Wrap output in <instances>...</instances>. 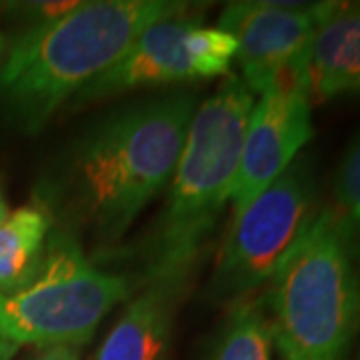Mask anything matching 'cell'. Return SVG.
I'll return each mask as SVG.
<instances>
[{
	"instance_id": "17",
	"label": "cell",
	"mask_w": 360,
	"mask_h": 360,
	"mask_svg": "<svg viewBox=\"0 0 360 360\" xmlns=\"http://www.w3.org/2000/svg\"><path fill=\"white\" fill-rule=\"evenodd\" d=\"M11 217V212H8V205H6V200H4V196L0 193V226L4 224V220Z\"/></svg>"
},
{
	"instance_id": "2",
	"label": "cell",
	"mask_w": 360,
	"mask_h": 360,
	"mask_svg": "<svg viewBox=\"0 0 360 360\" xmlns=\"http://www.w3.org/2000/svg\"><path fill=\"white\" fill-rule=\"evenodd\" d=\"M168 0L78 2L65 16L32 25L0 66V106L28 132L115 66L148 26L184 14Z\"/></svg>"
},
{
	"instance_id": "8",
	"label": "cell",
	"mask_w": 360,
	"mask_h": 360,
	"mask_svg": "<svg viewBox=\"0 0 360 360\" xmlns=\"http://www.w3.org/2000/svg\"><path fill=\"white\" fill-rule=\"evenodd\" d=\"M304 68L307 56L276 78L252 106L232 186V217L264 193L314 134Z\"/></svg>"
},
{
	"instance_id": "10",
	"label": "cell",
	"mask_w": 360,
	"mask_h": 360,
	"mask_svg": "<svg viewBox=\"0 0 360 360\" xmlns=\"http://www.w3.org/2000/svg\"><path fill=\"white\" fill-rule=\"evenodd\" d=\"M310 104L360 94V2H335L307 51Z\"/></svg>"
},
{
	"instance_id": "11",
	"label": "cell",
	"mask_w": 360,
	"mask_h": 360,
	"mask_svg": "<svg viewBox=\"0 0 360 360\" xmlns=\"http://www.w3.org/2000/svg\"><path fill=\"white\" fill-rule=\"evenodd\" d=\"M182 284L176 281L148 284L106 336L96 360H162Z\"/></svg>"
},
{
	"instance_id": "6",
	"label": "cell",
	"mask_w": 360,
	"mask_h": 360,
	"mask_svg": "<svg viewBox=\"0 0 360 360\" xmlns=\"http://www.w3.org/2000/svg\"><path fill=\"white\" fill-rule=\"evenodd\" d=\"M316 184L307 160H295L278 179L234 214L220 248L214 295L243 300L270 283L316 219Z\"/></svg>"
},
{
	"instance_id": "19",
	"label": "cell",
	"mask_w": 360,
	"mask_h": 360,
	"mask_svg": "<svg viewBox=\"0 0 360 360\" xmlns=\"http://www.w3.org/2000/svg\"><path fill=\"white\" fill-rule=\"evenodd\" d=\"M359 360H360V359H359Z\"/></svg>"
},
{
	"instance_id": "13",
	"label": "cell",
	"mask_w": 360,
	"mask_h": 360,
	"mask_svg": "<svg viewBox=\"0 0 360 360\" xmlns=\"http://www.w3.org/2000/svg\"><path fill=\"white\" fill-rule=\"evenodd\" d=\"M272 330L262 304L243 298L232 304L210 360H272Z\"/></svg>"
},
{
	"instance_id": "14",
	"label": "cell",
	"mask_w": 360,
	"mask_h": 360,
	"mask_svg": "<svg viewBox=\"0 0 360 360\" xmlns=\"http://www.w3.org/2000/svg\"><path fill=\"white\" fill-rule=\"evenodd\" d=\"M330 210L350 250L354 257L360 255V132L340 160L335 180V206Z\"/></svg>"
},
{
	"instance_id": "3",
	"label": "cell",
	"mask_w": 360,
	"mask_h": 360,
	"mask_svg": "<svg viewBox=\"0 0 360 360\" xmlns=\"http://www.w3.org/2000/svg\"><path fill=\"white\" fill-rule=\"evenodd\" d=\"M255 94L229 77L194 110L167 206L148 240V283H184L200 248L231 200Z\"/></svg>"
},
{
	"instance_id": "5",
	"label": "cell",
	"mask_w": 360,
	"mask_h": 360,
	"mask_svg": "<svg viewBox=\"0 0 360 360\" xmlns=\"http://www.w3.org/2000/svg\"><path fill=\"white\" fill-rule=\"evenodd\" d=\"M129 292L127 276L94 266L72 232H56L37 274L13 295H0V338L78 348Z\"/></svg>"
},
{
	"instance_id": "1",
	"label": "cell",
	"mask_w": 360,
	"mask_h": 360,
	"mask_svg": "<svg viewBox=\"0 0 360 360\" xmlns=\"http://www.w3.org/2000/svg\"><path fill=\"white\" fill-rule=\"evenodd\" d=\"M194 98L170 94L104 116L66 155L65 210L101 243H116L167 188L194 115Z\"/></svg>"
},
{
	"instance_id": "4",
	"label": "cell",
	"mask_w": 360,
	"mask_h": 360,
	"mask_svg": "<svg viewBox=\"0 0 360 360\" xmlns=\"http://www.w3.org/2000/svg\"><path fill=\"white\" fill-rule=\"evenodd\" d=\"M354 258L333 210H321L266 295L272 340L284 360L347 359L360 326Z\"/></svg>"
},
{
	"instance_id": "12",
	"label": "cell",
	"mask_w": 360,
	"mask_h": 360,
	"mask_svg": "<svg viewBox=\"0 0 360 360\" xmlns=\"http://www.w3.org/2000/svg\"><path fill=\"white\" fill-rule=\"evenodd\" d=\"M52 217L40 200L14 210L0 226V295H13L40 269L51 240Z\"/></svg>"
},
{
	"instance_id": "18",
	"label": "cell",
	"mask_w": 360,
	"mask_h": 360,
	"mask_svg": "<svg viewBox=\"0 0 360 360\" xmlns=\"http://www.w3.org/2000/svg\"><path fill=\"white\" fill-rule=\"evenodd\" d=\"M2 49H4V37L0 34V52H2Z\"/></svg>"
},
{
	"instance_id": "9",
	"label": "cell",
	"mask_w": 360,
	"mask_h": 360,
	"mask_svg": "<svg viewBox=\"0 0 360 360\" xmlns=\"http://www.w3.org/2000/svg\"><path fill=\"white\" fill-rule=\"evenodd\" d=\"M333 4L232 2L222 11L219 28L236 40L234 58L252 94L266 92L276 78L307 56L310 40Z\"/></svg>"
},
{
	"instance_id": "16",
	"label": "cell",
	"mask_w": 360,
	"mask_h": 360,
	"mask_svg": "<svg viewBox=\"0 0 360 360\" xmlns=\"http://www.w3.org/2000/svg\"><path fill=\"white\" fill-rule=\"evenodd\" d=\"M16 352H18V345L0 338V360H13L16 356Z\"/></svg>"
},
{
	"instance_id": "15",
	"label": "cell",
	"mask_w": 360,
	"mask_h": 360,
	"mask_svg": "<svg viewBox=\"0 0 360 360\" xmlns=\"http://www.w3.org/2000/svg\"><path fill=\"white\" fill-rule=\"evenodd\" d=\"M30 360H78L77 347H46L40 348L39 354Z\"/></svg>"
},
{
	"instance_id": "7",
	"label": "cell",
	"mask_w": 360,
	"mask_h": 360,
	"mask_svg": "<svg viewBox=\"0 0 360 360\" xmlns=\"http://www.w3.org/2000/svg\"><path fill=\"white\" fill-rule=\"evenodd\" d=\"M238 44L219 26H200L182 14L148 26L124 56L78 92L72 104L122 92L229 75Z\"/></svg>"
}]
</instances>
